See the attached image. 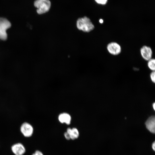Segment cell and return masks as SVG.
<instances>
[{
    "instance_id": "7a4b0ae2",
    "label": "cell",
    "mask_w": 155,
    "mask_h": 155,
    "mask_svg": "<svg viewBox=\"0 0 155 155\" xmlns=\"http://www.w3.org/2000/svg\"><path fill=\"white\" fill-rule=\"evenodd\" d=\"M34 5L37 8V13L41 14L49 11L51 7V2L49 0H36Z\"/></svg>"
},
{
    "instance_id": "7c38bea8",
    "label": "cell",
    "mask_w": 155,
    "mask_h": 155,
    "mask_svg": "<svg viewBox=\"0 0 155 155\" xmlns=\"http://www.w3.org/2000/svg\"><path fill=\"white\" fill-rule=\"evenodd\" d=\"M150 77L152 81L154 83L155 82V72L153 71L150 74Z\"/></svg>"
},
{
    "instance_id": "8fae6325",
    "label": "cell",
    "mask_w": 155,
    "mask_h": 155,
    "mask_svg": "<svg viewBox=\"0 0 155 155\" xmlns=\"http://www.w3.org/2000/svg\"><path fill=\"white\" fill-rule=\"evenodd\" d=\"M148 68L152 71L155 70V60L154 59L151 58L148 61Z\"/></svg>"
},
{
    "instance_id": "2e32d148",
    "label": "cell",
    "mask_w": 155,
    "mask_h": 155,
    "mask_svg": "<svg viewBox=\"0 0 155 155\" xmlns=\"http://www.w3.org/2000/svg\"><path fill=\"white\" fill-rule=\"evenodd\" d=\"M155 141H154V142L152 143V149L154 151H155Z\"/></svg>"
},
{
    "instance_id": "e0dca14e",
    "label": "cell",
    "mask_w": 155,
    "mask_h": 155,
    "mask_svg": "<svg viewBox=\"0 0 155 155\" xmlns=\"http://www.w3.org/2000/svg\"><path fill=\"white\" fill-rule=\"evenodd\" d=\"M152 106H153V108L154 110H155V102H154L152 104Z\"/></svg>"
},
{
    "instance_id": "6da1fadb",
    "label": "cell",
    "mask_w": 155,
    "mask_h": 155,
    "mask_svg": "<svg viewBox=\"0 0 155 155\" xmlns=\"http://www.w3.org/2000/svg\"><path fill=\"white\" fill-rule=\"evenodd\" d=\"M76 25L79 30L85 32H89L94 28L90 19L86 16L79 18L77 20Z\"/></svg>"
},
{
    "instance_id": "30bf717a",
    "label": "cell",
    "mask_w": 155,
    "mask_h": 155,
    "mask_svg": "<svg viewBox=\"0 0 155 155\" xmlns=\"http://www.w3.org/2000/svg\"><path fill=\"white\" fill-rule=\"evenodd\" d=\"M66 132L69 135L70 140H75L77 139L79 136V132L75 127H68L67 129Z\"/></svg>"
},
{
    "instance_id": "3957f363",
    "label": "cell",
    "mask_w": 155,
    "mask_h": 155,
    "mask_svg": "<svg viewBox=\"0 0 155 155\" xmlns=\"http://www.w3.org/2000/svg\"><path fill=\"white\" fill-rule=\"evenodd\" d=\"M11 26V24L7 19L0 18V39L5 40L7 38L6 31Z\"/></svg>"
},
{
    "instance_id": "9c48e42d",
    "label": "cell",
    "mask_w": 155,
    "mask_h": 155,
    "mask_svg": "<svg viewBox=\"0 0 155 155\" xmlns=\"http://www.w3.org/2000/svg\"><path fill=\"white\" fill-rule=\"evenodd\" d=\"M145 124L147 129L151 133L155 132V117L154 116L150 117L146 121Z\"/></svg>"
},
{
    "instance_id": "5bb4252c",
    "label": "cell",
    "mask_w": 155,
    "mask_h": 155,
    "mask_svg": "<svg viewBox=\"0 0 155 155\" xmlns=\"http://www.w3.org/2000/svg\"><path fill=\"white\" fill-rule=\"evenodd\" d=\"M32 155H44V154L40 151L36 150Z\"/></svg>"
},
{
    "instance_id": "ba28073f",
    "label": "cell",
    "mask_w": 155,
    "mask_h": 155,
    "mask_svg": "<svg viewBox=\"0 0 155 155\" xmlns=\"http://www.w3.org/2000/svg\"><path fill=\"white\" fill-rule=\"evenodd\" d=\"M58 119L60 123L65 124L67 125H69L71 123L72 118L71 115L69 113L63 112L59 115Z\"/></svg>"
},
{
    "instance_id": "ac0fdd59",
    "label": "cell",
    "mask_w": 155,
    "mask_h": 155,
    "mask_svg": "<svg viewBox=\"0 0 155 155\" xmlns=\"http://www.w3.org/2000/svg\"><path fill=\"white\" fill-rule=\"evenodd\" d=\"M99 22L101 24H102L103 23V20L102 19H100V20H99Z\"/></svg>"
},
{
    "instance_id": "8992f818",
    "label": "cell",
    "mask_w": 155,
    "mask_h": 155,
    "mask_svg": "<svg viewBox=\"0 0 155 155\" xmlns=\"http://www.w3.org/2000/svg\"><path fill=\"white\" fill-rule=\"evenodd\" d=\"M11 149L15 155H23L26 151L24 146L20 143H17L13 145Z\"/></svg>"
},
{
    "instance_id": "52a82bcc",
    "label": "cell",
    "mask_w": 155,
    "mask_h": 155,
    "mask_svg": "<svg viewBox=\"0 0 155 155\" xmlns=\"http://www.w3.org/2000/svg\"><path fill=\"white\" fill-rule=\"evenodd\" d=\"M140 52L142 57L145 60L148 61L152 58V51L150 47L143 46L140 49Z\"/></svg>"
},
{
    "instance_id": "4fadbf2b",
    "label": "cell",
    "mask_w": 155,
    "mask_h": 155,
    "mask_svg": "<svg viewBox=\"0 0 155 155\" xmlns=\"http://www.w3.org/2000/svg\"><path fill=\"white\" fill-rule=\"evenodd\" d=\"M95 1L98 3L102 5L106 4L107 0H95Z\"/></svg>"
},
{
    "instance_id": "277c9868",
    "label": "cell",
    "mask_w": 155,
    "mask_h": 155,
    "mask_svg": "<svg viewBox=\"0 0 155 155\" xmlns=\"http://www.w3.org/2000/svg\"><path fill=\"white\" fill-rule=\"evenodd\" d=\"M20 130L23 135L27 137H31L34 132L33 127L30 124L26 122L24 123L22 125Z\"/></svg>"
},
{
    "instance_id": "5b68a950",
    "label": "cell",
    "mask_w": 155,
    "mask_h": 155,
    "mask_svg": "<svg viewBox=\"0 0 155 155\" xmlns=\"http://www.w3.org/2000/svg\"><path fill=\"white\" fill-rule=\"evenodd\" d=\"M107 49L110 54L114 55L119 54L121 51L120 45L115 42H112L108 44L107 46Z\"/></svg>"
},
{
    "instance_id": "9a60e30c",
    "label": "cell",
    "mask_w": 155,
    "mask_h": 155,
    "mask_svg": "<svg viewBox=\"0 0 155 155\" xmlns=\"http://www.w3.org/2000/svg\"><path fill=\"white\" fill-rule=\"evenodd\" d=\"M64 135L65 138L67 140H70L69 135L66 131L64 133Z\"/></svg>"
}]
</instances>
